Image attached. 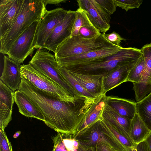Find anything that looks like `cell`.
<instances>
[{
    "instance_id": "cell-1",
    "label": "cell",
    "mask_w": 151,
    "mask_h": 151,
    "mask_svg": "<svg viewBox=\"0 0 151 151\" xmlns=\"http://www.w3.org/2000/svg\"><path fill=\"white\" fill-rule=\"evenodd\" d=\"M18 90L25 94L43 115L44 122L49 127L62 134L75 135L83 116L76 111L72 103L61 100L55 96L36 88L22 76Z\"/></svg>"
},
{
    "instance_id": "cell-2",
    "label": "cell",
    "mask_w": 151,
    "mask_h": 151,
    "mask_svg": "<svg viewBox=\"0 0 151 151\" xmlns=\"http://www.w3.org/2000/svg\"><path fill=\"white\" fill-rule=\"evenodd\" d=\"M141 49L123 47L111 55L81 63L61 65L73 72L90 75L104 74L120 66L135 63L142 56Z\"/></svg>"
},
{
    "instance_id": "cell-3",
    "label": "cell",
    "mask_w": 151,
    "mask_h": 151,
    "mask_svg": "<svg viewBox=\"0 0 151 151\" xmlns=\"http://www.w3.org/2000/svg\"><path fill=\"white\" fill-rule=\"evenodd\" d=\"M45 0H24L20 12L12 27L0 39V52L7 54L12 44L31 24L40 22L47 11Z\"/></svg>"
},
{
    "instance_id": "cell-4",
    "label": "cell",
    "mask_w": 151,
    "mask_h": 151,
    "mask_svg": "<svg viewBox=\"0 0 151 151\" xmlns=\"http://www.w3.org/2000/svg\"><path fill=\"white\" fill-rule=\"evenodd\" d=\"M115 46L105 38L103 33L90 39L76 35L69 37L61 43L56 49L54 55L57 60Z\"/></svg>"
},
{
    "instance_id": "cell-5",
    "label": "cell",
    "mask_w": 151,
    "mask_h": 151,
    "mask_svg": "<svg viewBox=\"0 0 151 151\" xmlns=\"http://www.w3.org/2000/svg\"><path fill=\"white\" fill-rule=\"evenodd\" d=\"M29 63L36 70L52 80L75 96L83 98L64 78L58 69V63L55 55L46 49H39Z\"/></svg>"
},
{
    "instance_id": "cell-6",
    "label": "cell",
    "mask_w": 151,
    "mask_h": 151,
    "mask_svg": "<svg viewBox=\"0 0 151 151\" xmlns=\"http://www.w3.org/2000/svg\"><path fill=\"white\" fill-rule=\"evenodd\" d=\"M101 119L77 133L73 136V138L84 148L96 147L98 142L101 141L117 151H127V149L114 137Z\"/></svg>"
},
{
    "instance_id": "cell-7",
    "label": "cell",
    "mask_w": 151,
    "mask_h": 151,
    "mask_svg": "<svg viewBox=\"0 0 151 151\" xmlns=\"http://www.w3.org/2000/svg\"><path fill=\"white\" fill-rule=\"evenodd\" d=\"M21 76L38 88L52 94L61 100L74 105L82 99L75 96L52 80L35 69L29 63L21 65Z\"/></svg>"
},
{
    "instance_id": "cell-8",
    "label": "cell",
    "mask_w": 151,
    "mask_h": 151,
    "mask_svg": "<svg viewBox=\"0 0 151 151\" xmlns=\"http://www.w3.org/2000/svg\"><path fill=\"white\" fill-rule=\"evenodd\" d=\"M40 22L32 23L14 41L7 54L10 59L20 64L33 53Z\"/></svg>"
},
{
    "instance_id": "cell-9",
    "label": "cell",
    "mask_w": 151,
    "mask_h": 151,
    "mask_svg": "<svg viewBox=\"0 0 151 151\" xmlns=\"http://www.w3.org/2000/svg\"><path fill=\"white\" fill-rule=\"evenodd\" d=\"M68 12L61 8L47 11L38 28L35 49L43 48L48 37L64 19Z\"/></svg>"
},
{
    "instance_id": "cell-10",
    "label": "cell",
    "mask_w": 151,
    "mask_h": 151,
    "mask_svg": "<svg viewBox=\"0 0 151 151\" xmlns=\"http://www.w3.org/2000/svg\"><path fill=\"white\" fill-rule=\"evenodd\" d=\"M79 8L84 10L93 25L100 32L105 33L109 29L111 15L95 0L77 1Z\"/></svg>"
},
{
    "instance_id": "cell-11",
    "label": "cell",
    "mask_w": 151,
    "mask_h": 151,
    "mask_svg": "<svg viewBox=\"0 0 151 151\" xmlns=\"http://www.w3.org/2000/svg\"><path fill=\"white\" fill-rule=\"evenodd\" d=\"M76 17V11L68 10L64 19L54 29L47 39L45 48L55 53L58 47L70 36Z\"/></svg>"
},
{
    "instance_id": "cell-12",
    "label": "cell",
    "mask_w": 151,
    "mask_h": 151,
    "mask_svg": "<svg viewBox=\"0 0 151 151\" xmlns=\"http://www.w3.org/2000/svg\"><path fill=\"white\" fill-rule=\"evenodd\" d=\"M24 0H1L0 39L10 29L19 15Z\"/></svg>"
},
{
    "instance_id": "cell-13",
    "label": "cell",
    "mask_w": 151,
    "mask_h": 151,
    "mask_svg": "<svg viewBox=\"0 0 151 151\" xmlns=\"http://www.w3.org/2000/svg\"><path fill=\"white\" fill-rule=\"evenodd\" d=\"M21 66L19 63L4 55L3 68L0 79L13 91L19 89L21 83Z\"/></svg>"
},
{
    "instance_id": "cell-14",
    "label": "cell",
    "mask_w": 151,
    "mask_h": 151,
    "mask_svg": "<svg viewBox=\"0 0 151 151\" xmlns=\"http://www.w3.org/2000/svg\"><path fill=\"white\" fill-rule=\"evenodd\" d=\"M106 94H104L96 98L84 111L83 119L77 128L76 133L89 127L102 118V114L106 104Z\"/></svg>"
},
{
    "instance_id": "cell-15",
    "label": "cell",
    "mask_w": 151,
    "mask_h": 151,
    "mask_svg": "<svg viewBox=\"0 0 151 151\" xmlns=\"http://www.w3.org/2000/svg\"><path fill=\"white\" fill-rule=\"evenodd\" d=\"M68 71L86 91L95 98L105 94L103 88V74L90 75Z\"/></svg>"
},
{
    "instance_id": "cell-16",
    "label": "cell",
    "mask_w": 151,
    "mask_h": 151,
    "mask_svg": "<svg viewBox=\"0 0 151 151\" xmlns=\"http://www.w3.org/2000/svg\"><path fill=\"white\" fill-rule=\"evenodd\" d=\"M115 46L100 50L88 52L79 55L61 58L57 60L61 65L78 64L88 62L94 59L113 54L122 48Z\"/></svg>"
},
{
    "instance_id": "cell-17",
    "label": "cell",
    "mask_w": 151,
    "mask_h": 151,
    "mask_svg": "<svg viewBox=\"0 0 151 151\" xmlns=\"http://www.w3.org/2000/svg\"><path fill=\"white\" fill-rule=\"evenodd\" d=\"M102 116L116 129L132 141L130 135L132 120L120 115L106 103L103 111Z\"/></svg>"
},
{
    "instance_id": "cell-18",
    "label": "cell",
    "mask_w": 151,
    "mask_h": 151,
    "mask_svg": "<svg viewBox=\"0 0 151 151\" xmlns=\"http://www.w3.org/2000/svg\"><path fill=\"white\" fill-rule=\"evenodd\" d=\"M135 64L118 67L104 74V93L126 82L129 71Z\"/></svg>"
},
{
    "instance_id": "cell-19",
    "label": "cell",
    "mask_w": 151,
    "mask_h": 151,
    "mask_svg": "<svg viewBox=\"0 0 151 151\" xmlns=\"http://www.w3.org/2000/svg\"><path fill=\"white\" fill-rule=\"evenodd\" d=\"M14 99L20 113L26 117L35 118L45 122L43 115L23 92L17 90L14 92Z\"/></svg>"
},
{
    "instance_id": "cell-20",
    "label": "cell",
    "mask_w": 151,
    "mask_h": 151,
    "mask_svg": "<svg viewBox=\"0 0 151 151\" xmlns=\"http://www.w3.org/2000/svg\"><path fill=\"white\" fill-rule=\"evenodd\" d=\"M106 103L121 115L132 120L137 113L136 102L113 96H106Z\"/></svg>"
},
{
    "instance_id": "cell-21",
    "label": "cell",
    "mask_w": 151,
    "mask_h": 151,
    "mask_svg": "<svg viewBox=\"0 0 151 151\" xmlns=\"http://www.w3.org/2000/svg\"><path fill=\"white\" fill-rule=\"evenodd\" d=\"M151 132L138 114L136 113L131 120L130 127V135L132 142L138 145L144 141Z\"/></svg>"
},
{
    "instance_id": "cell-22",
    "label": "cell",
    "mask_w": 151,
    "mask_h": 151,
    "mask_svg": "<svg viewBox=\"0 0 151 151\" xmlns=\"http://www.w3.org/2000/svg\"><path fill=\"white\" fill-rule=\"evenodd\" d=\"M58 69L65 80L85 99L84 105L86 107H88L97 98L86 91L68 70L61 66L58 63Z\"/></svg>"
},
{
    "instance_id": "cell-23",
    "label": "cell",
    "mask_w": 151,
    "mask_h": 151,
    "mask_svg": "<svg viewBox=\"0 0 151 151\" xmlns=\"http://www.w3.org/2000/svg\"><path fill=\"white\" fill-rule=\"evenodd\" d=\"M137 112L151 131V93L136 103Z\"/></svg>"
},
{
    "instance_id": "cell-24",
    "label": "cell",
    "mask_w": 151,
    "mask_h": 151,
    "mask_svg": "<svg viewBox=\"0 0 151 151\" xmlns=\"http://www.w3.org/2000/svg\"><path fill=\"white\" fill-rule=\"evenodd\" d=\"M93 26L85 11L78 8L76 11V17L70 37L79 35V31L83 27Z\"/></svg>"
},
{
    "instance_id": "cell-25",
    "label": "cell",
    "mask_w": 151,
    "mask_h": 151,
    "mask_svg": "<svg viewBox=\"0 0 151 151\" xmlns=\"http://www.w3.org/2000/svg\"><path fill=\"white\" fill-rule=\"evenodd\" d=\"M145 70L144 63L142 56L130 70L126 82L137 83L142 82Z\"/></svg>"
},
{
    "instance_id": "cell-26",
    "label": "cell",
    "mask_w": 151,
    "mask_h": 151,
    "mask_svg": "<svg viewBox=\"0 0 151 151\" xmlns=\"http://www.w3.org/2000/svg\"><path fill=\"white\" fill-rule=\"evenodd\" d=\"M132 90L135 93V98L136 103L139 102L151 93V81L144 78L139 83L133 82Z\"/></svg>"
},
{
    "instance_id": "cell-27",
    "label": "cell",
    "mask_w": 151,
    "mask_h": 151,
    "mask_svg": "<svg viewBox=\"0 0 151 151\" xmlns=\"http://www.w3.org/2000/svg\"><path fill=\"white\" fill-rule=\"evenodd\" d=\"M101 119L111 133L127 150L137 145L116 129L103 117Z\"/></svg>"
},
{
    "instance_id": "cell-28",
    "label": "cell",
    "mask_w": 151,
    "mask_h": 151,
    "mask_svg": "<svg viewBox=\"0 0 151 151\" xmlns=\"http://www.w3.org/2000/svg\"><path fill=\"white\" fill-rule=\"evenodd\" d=\"M0 102L12 110L14 103V93L0 80Z\"/></svg>"
},
{
    "instance_id": "cell-29",
    "label": "cell",
    "mask_w": 151,
    "mask_h": 151,
    "mask_svg": "<svg viewBox=\"0 0 151 151\" xmlns=\"http://www.w3.org/2000/svg\"><path fill=\"white\" fill-rule=\"evenodd\" d=\"M140 49L145 66L142 78L151 80V43L144 45Z\"/></svg>"
},
{
    "instance_id": "cell-30",
    "label": "cell",
    "mask_w": 151,
    "mask_h": 151,
    "mask_svg": "<svg viewBox=\"0 0 151 151\" xmlns=\"http://www.w3.org/2000/svg\"><path fill=\"white\" fill-rule=\"evenodd\" d=\"M0 129L4 130L12 120V110L0 102Z\"/></svg>"
},
{
    "instance_id": "cell-31",
    "label": "cell",
    "mask_w": 151,
    "mask_h": 151,
    "mask_svg": "<svg viewBox=\"0 0 151 151\" xmlns=\"http://www.w3.org/2000/svg\"><path fill=\"white\" fill-rule=\"evenodd\" d=\"M116 7L118 6L126 12L135 8H139L142 3V0H114Z\"/></svg>"
},
{
    "instance_id": "cell-32",
    "label": "cell",
    "mask_w": 151,
    "mask_h": 151,
    "mask_svg": "<svg viewBox=\"0 0 151 151\" xmlns=\"http://www.w3.org/2000/svg\"><path fill=\"white\" fill-rule=\"evenodd\" d=\"M101 33L93 26L83 27L79 31V35L87 39H91L100 35Z\"/></svg>"
},
{
    "instance_id": "cell-33",
    "label": "cell",
    "mask_w": 151,
    "mask_h": 151,
    "mask_svg": "<svg viewBox=\"0 0 151 151\" xmlns=\"http://www.w3.org/2000/svg\"><path fill=\"white\" fill-rule=\"evenodd\" d=\"M61 134L63 141L68 151H77L79 144L74 138H71V134Z\"/></svg>"
},
{
    "instance_id": "cell-34",
    "label": "cell",
    "mask_w": 151,
    "mask_h": 151,
    "mask_svg": "<svg viewBox=\"0 0 151 151\" xmlns=\"http://www.w3.org/2000/svg\"><path fill=\"white\" fill-rule=\"evenodd\" d=\"M0 151H13L12 146L4 130L0 129Z\"/></svg>"
},
{
    "instance_id": "cell-35",
    "label": "cell",
    "mask_w": 151,
    "mask_h": 151,
    "mask_svg": "<svg viewBox=\"0 0 151 151\" xmlns=\"http://www.w3.org/2000/svg\"><path fill=\"white\" fill-rule=\"evenodd\" d=\"M110 15L116 10V6L114 0H95Z\"/></svg>"
},
{
    "instance_id": "cell-36",
    "label": "cell",
    "mask_w": 151,
    "mask_h": 151,
    "mask_svg": "<svg viewBox=\"0 0 151 151\" xmlns=\"http://www.w3.org/2000/svg\"><path fill=\"white\" fill-rule=\"evenodd\" d=\"M103 33L105 38L115 45L121 46L120 43L122 41H125L124 38L122 37L118 33L115 31L108 34Z\"/></svg>"
},
{
    "instance_id": "cell-37",
    "label": "cell",
    "mask_w": 151,
    "mask_h": 151,
    "mask_svg": "<svg viewBox=\"0 0 151 151\" xmlns=\"http://www.w3.org/2000/svg\"><path fill=\"white\" fill-rule=\"evenodd\" d=\"M52 139L54 143L52 151H68L63 143L61 133L58 132L57 135Z\"/></svg>"
},
{
    "instance_id": "cell-38",
    "label": "cell",
    "mask_w": 151,
    "mask_h": 151,
    "mask_svg": "<svg viewBox=\"0 0 151 151\" xmlns=\"http://www.w3.org/2000/svg\"><path fill=\"white\" fill-rule=\"evenodd\" d=\"M96 147L97 151H111V147L102 141L98 142Z\"/></svg>"
},
{
    "instance_id": "cell-39",
    "label": "cell",
    "mask_w": 151,
    "mask_h": 151,
    "mask_svg": "<svg viewBox=\"0 0 151 151\" xmlns=\"http://www.w3.org/2000/svg\"><path fill=\"white\" fill-rule=\"evenodd\" d=\"M137 151H149L145 141L137 145Z\"/></svg>"
},
{
    "instance_id": "cell-40",
    "label": "cell",
    "mask_w": 151,
    "mask_h": 151,
    "mask_svg": "<svg viewBox=\"0 0 151 151\" xmlns=\"http://www.w3.org/2000/svg\"><path fill=\"white\" fill-rule=\"evenodd\" d=\"M77 151H97L96 147L84 148L79 144Z\"/></svg>"
},
{
    "instance_id": "cell-41",
    "label": "cell",
    "mask_w": 151,
    "mask_h": 151,
    "mask_svg": "<svg viewBox=\"0 0 151 151\" xmlns=\"http://www.w3.org/2000/svg\"><path fill=\"white\" fill-rule=\"evenodd\" d=\"M145 141L149 151H151V132L146 138Z\"/></svg>"
},
{
    "instance_id": "cell-42",
    "label": "cell",
    "mask_w": 151,
    "mask_h": 151,
    "mask_svg": "<svg viewBox=\"0 0 151 151\" xmlns=\"http://www.w3.org/2000/svg\"><path fill=\"white\" fill-rule=\"evenodd\" d=\"M47 4H58L61 3L66 1V0H45Z\"/></svg>"
},
{
    "instance_id": "cell-43",
    "label": "cell",
    "mask_w": 151,
    "mask_h": 151,
    "mask_svg": "<svg viewBox=\"0 0 151 151\" xmlns=\"http://www.w3.org/2000/svg\"><path fill=\"white\" fill-rule=\"evenodd\" d=\"M137 145H136L132 147L127 149V151H137Z\"/></svg>"
},
{
    "instance_id": "cell-44",
    "label": "cell",
    "mask_w": 151,
    "mask_h": 151,
    "mask_svg": "<svg viewBox=\"0 0 151 151\" xmlns=\"http://www.w3.org/2000/svg\"><path fill=\"white\" fill-rule=\"evenodd\" d=\"M21 133L20 131H18L17 132L13 135V137L14 138L18 137Z\"/></svg>"
},
{
    "instance_id": "cell-45",
    "label": "cell",
    "mask_w": 151,
    "mask_h": 151,
    "mask_svg": "<svg viewBox=\"0 0 151 151\" xmlns=\"http://www.w3.org/2000/svg\"><path fill=\"white\" fill-rule=\"evenodd\" d=\"M111 151H117L112 147L111 148Z\"/></svg>"
}]
</instances>
